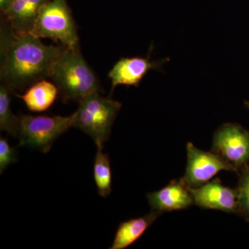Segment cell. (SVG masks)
Returning <instances> with one entry per match:
<instances>
[{
	"label": "cell",
	"mask_w": 249,
	"mask_h": 249,
	"mask_svg": "<svg viewBox=\"0 0 249 249\" xmlns=\"http://www.w3.org/2000/svg\"><path fill=\"white\" fill-rule=\"evenodd\" d=\"M121 108V103L95 91L79 101L78 109L73 114L72 127L89 135L97 147H103Z\"/></svg>",
	"instance_id": "3"
},
{
	"label": "cell",
	"mask_w": 249,
	"mask_h": 249,
	"mask_svg": "<svg viewBox=\"0 0 249 249\" xmlns=\"http://www.w3.org/2000/svg\"><path fill=\"white\" fill-rule=\"evenodd\" d=\"M12 92L4 84L0 85V129L5 131L9 135L16 137L18 136L19 117L13 114L11 109Z\"/></svg>",
	"instance_id": "15"
},
{
	"label": "cell",
	"mask_w": 249,
	"mask_h": 249,
	"mask_svg": "<svg viewBox=\"0 0 249 249\" xmlns=\"http://www.w3.org/2000/svg\"><path fill=\"white\" fill-rule=\"evenodd\" d=\"M65 46L47 45L31 33L18 34L7 20L1 24L0 78L12 92L50 78Z\"/></svg>",
	"instance_id": "1"
},
{
	"label": "cell",
	"mask_w": 249,
	"mask_h": 249,
	"mask_svg": "<svg viewBox=\"0 0 249 249\" xmlns=\"http://www.w3.org/2000/svg\"><path fill=\"white\" fill-rule=\"evenodd\" d=\"M160 214L157 211H152L150 214L142 217L121 222L109 249H124L132 245L143 235Z\"/></svg>",
	"instance_id": "12"
},
{
	"label": "cell",
	"mask_w": 249,
	"mask_h": 249,
	"mask_svg": "<svg viewBox=\"0 0 249 249\" xmlns=\"http://www.w3.org/2000/svg\"><path fill=\"white\" fill-rule=\"evenodd\" d=\"M103 147H97L93 162V178L99 196L107 197L111 192V170L109 155L103 152Z\"/></svg>",
	"instance_id": "14"
},
{
	"label": "cell",
	"mask_w": 249,
	"mask_h": 249,
	"mask_svg": "<svg viewBox=\"0 0 249 249\" xmlns=\"http://www.w3.org/2000/svg\"><path fill=\"white\" fill-rule=\"evenodd\" d=\"M152 211L163 212L186 209L194 204L191 190L182 178L173 180L159 191L147 195Z\"/></svg>",
	"instance_id": "9"
},
{
	"label": "cell",
	"mask_w": 249,
	"mask_h": 249,
	"mask_svg": "<svg viewBox=\"0 0 249 249\" xmlns=\"http://www.w3.org/2000/svg\"><path fill=\"white\" fill-rule=\"evenodd\" d=\"M58 92L55 83L44 79L29 87L24 94H15L24 101L29 110L41 112L47 110L53 104Z\"/></svg>",
	"instance_id": "13"
},
{
	"label": "cell",
	"mask_w": 249,
	"mask_h": 249,
	"mask_svg": "<svg viewBox=\"0 0 249 249\" xmlns=\"http://www.w3.org/2000/svg\"><path fill=\"white\" fill-rule=\"evenodd\" d=\"M73 114L70 116H19L18 146H29L47 153L54 142L61 134L72 127Z\"/></svg>",
	"instance_id": "5"
},
{
	"label": "cell",
	"mask_w": 249,
	"mask_h": 249,
	"mask_svg": "<svg viewBox=\"0 0 249 249\" xmlns=\"http://www.w3.org/2000/svg\"><path fill=\"white\" fill-rule=\"evenodd\" d=\"M16 149L12 147L8 142L7 139L0 138V174L4 173L5 169L11 163L17 161Z\"/></svg>",
	"instance_id": "17"
},
{
	"label": "cell",
	"mask_w": 249,
	"mask_h": 249,
	"mask_svg": "<svg viewBox=\"0 0 249 249\" xmlns=\"http://www.w3.org/2000/svg\"><path fill=\"white\" fill-rule=\"evenodd\" d=\"M14 1V0H0V10L4 16L9 13Z\"/></svg>",
	"instance_id": "18"
},
{
	"label": "cell",
	"mask_w": 249,
	"mask_h": 249,
	"mask_svg": "<svg viewBox=\"0 0 249 249\" xmlns=\"http://www.w3.org/2000/svg\"><path fill=\"white\" fill-rule=\"evenodd\" d=\"M50 0H14L6 20L18 34L31 33L42 6Z\"/></svg>",
	"instance_id": "11"
},
{
	"label": "cell",
	"mask_w": 249,
	"mask_h": 249,
	"mask_svg": "<svg viewBox=\"0 0 249 249\" xmlns=\"http://www.w3.org/2000/svg\"><path fill=\"white\" fill-rule=\"evenodd\" d=\"M31 34L60 42L69 49H79L76 24L66 0H50L44 4Z\"/></svg>",
	"instance_id": "4"
},
{
	"label": "cell",
	"mask_w": 249,
	"mask_h": 249,
	"mask_svg": "<svg viewBox=\"0 0 249 249\" xmlns=\"http://www.w3.org/2000/svg\"><path fill=\"white\" fill-rule=\"evenodd\" d=\"M49 78L58 87L65 101H79L100 89L97 76L83 58L79 49L64 47L54 62Z\"/></svg>",
	"instance_id": "2"
},
{
	"label": "cell",
	"mask_w": 249,
	"mask_h": 249,
	"mask_svg": "<svg viewBox=\"0 0 249 249\" xmlns=\"http://www.w3.org/2000/svg\"><path fill=\"white\" fill-rule=\"evenodd\" d=\"M247 107H248L249 108V102H247Z\"/></svg>",
	"instance_id": "19"
},
{
	"label": "cell",
	"mask_w": 249,
	"mask_h": 249,
	"mask_svg": "<svg viewBox=\"0 0 249 249\" xmlns=\"http://www.w3.org/2000/svg\"><path fill=\"white\" fill-rule=\"evenodd\" d=\"M187 166L182 178L189 188H196L209 182L223 170L234 171L233 168L213 152L196 148L192 142L186 145Z\"/></svg>",
	"instance_id": "7"
},
{
	"label": "cell",
	"mask_w": 249,
	"mask_h": 249,
	"mask_svg": "<svg viewBox=\"0 0 249 249\" xmlns=\"http://www.w3.org/2000/svg\"><path fill=\"white\" fill-rule=\"evenodd\" d=\"M212 151L238 172L249 163V132L238 124H223L214 133Z\"/></svg>",
	"instance_id": "6"
},
{
	"label": "cell",
	"mask_w": 249,
	"mask_h": 249,
	"mask_svg": "<svg viewBox=\"0 0 249 249\" xmlns=\"http://www.w3.org/2000/svg\"><path fill=\"white\" fill-rule=\"evenodd\" d=\"M240 179L236 191L237 196V214L249 222V163L240 170Z\"/></svg>",
	"instance_id": "16"
},
{
	"label": "cell",
	"mask_w": 249,
	"mask_h": 249,
	"mask_svg": "<svg viewBox=\"0 0 249 249\" xmlns=\"http://www.w3.org/2000/svg\"><path fill=\"white\" fill-rule=\"evenodd\" d=\"M194 204L202 209L237 214L236 189L224 186L219 178L196 188H190Z\"/></svg>",
	"instance_id": "8"
},
{
	"label": "cell",
	"mask_w": 249,
	"mask_h": 249,
	"mask_svg": "<svg viewBox=\"0 0 249 249\" xmlns=\"http://www.w3.org/2000/svg\"><path fill=\"white\" fill-rule=\"evenodd\" d=\"M160 64L149 58H124L119 60L108 73L111 82V92L117 85L137 86L147 72L157 68Z\"/></svg>",
	"instance_id": "10"
}]
</instances>
